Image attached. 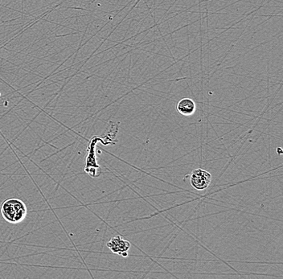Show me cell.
Segmentation results:
<instances>
[{
  "mask_svg": "<svg viewBox=\"0 0 283 279\" xmlns=\"http://www.w3.org/2000/svg\"><path fill=\"white\" fill-rule=\"evenodd\" d=\"M212 181V175L205 170L198 168L194 170L190 176V184L197 191H204L208 189Z\"/></svg>",
  "mask_w": 283,
  "mask_h": 279,
  "instance_id": "obj_2",
  "label": "cell"
},
{
  "mask_svg": "<svg viewBox=\"0 0 283 279\" xmlns=\"http://www.w3.org/2000/svg\"><path fill=\"white\" fill-rule=\"evenodd\" d=\"M0 212L6 222L11 224H18L23 222L27 216L26 204L17 198H10L4 200L1 204Z\"/></svg>",
  "mask_w": 283,
  "mask_h": 279,
  "instance_id": "obj_1",
  "label": "cell"
},
{
  "mask_svg": "<svg viewBox=\"0 0 283 279\" xmlns=\"http://www.w3.org/2000/svg\"><path fill=\"white\" fill-rule=\"evenodd\" d=\"M176 108L179 114L182 115L192 116L195 114V112L197 110V105L193 99L184 98L178 102Z\"/></svg>",
  "mask_w": 283,
  "mask_h": 279,
  "instance_id": "obj_4",
  "label": "cell"
},
{
  "mask_svg": "<svg viewBox=\"0 0 283 279\" xmlns=\"http://www.w3.org/2000/svg\"><path fill=\"white\" fill-rule=\"evenodd\" d=\"M106 245L114 254H118L124 258L128 256V252L131 248V243L121 238L120 236L113 237Z\"/></svg>",
  "mask_w": 283,
  "mask_h": 279,
  "instance_id": "obj_3",
  "label": "cell"
}]
</instances>
